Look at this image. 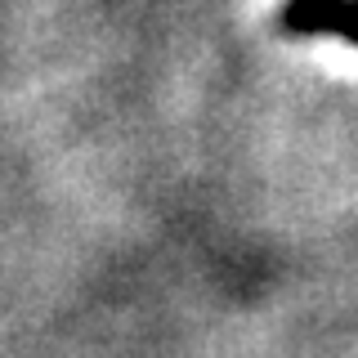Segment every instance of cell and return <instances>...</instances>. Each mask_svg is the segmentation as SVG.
Returning <instances> with one entry per match:
<instances>
[{"instance_id": "6da1fadb", "label": "cell", "mask_w": 358, "mask_h": 358, "mask_svg": "<svg viewBox=\"0 0 358 358\" xmlns=\"http://www.w3.org/2000/svg\"><path fill=\"white\" fill-rule=\"evenodd\" d=\"M278 27L291 36H322L336 31L350 45H358V0H287Z\"/></svg>"}]
</instances>
